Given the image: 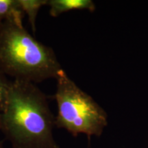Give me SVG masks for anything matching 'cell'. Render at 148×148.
I'll return each instance as SVG.
<instances>
[{
    "mask_svg": "<svg viewBox=\"0 0 148 148\" xmlns=\"http://www.w3.org/2000/svg\"><path fill=\"white\" fill-rule=\"evenodd\" d=\"M23 16L18 0H0V24L6 21L23 23Z\"/></svg>",
    "mask_w": 148,
    "mask_h": 148,
    "instance_id": "obj_5",
    "label": "cell"
},
{
    "mask_svg": "<svg viewBox=\"0 0 148 148\" xmlns=\"http://www.w3.org/2000/svg\"><path fill=\"white\" fill-rule=\"evenodd\" d=\"M0 70L14 79L41 82L62 70L52 48L35 39L23 23L0 24Z\"/></svg>",
    "mask_w": 148,
    "mask_h": 148,
    "instance_id": "obj_2",
    "label": "cell"
},
{
    "mask_svg": "<svg viewBox=\"0 0 148 148\" xmlns=\"http://www.w3.org/2000/svg\"><path fill=\"white\" fill-rule=\"evenodd\" d=\"M53 98L57 103L55 126L64 129L74 137L85 134L99 137L108 125V115L89 95L68 77L63 69L59 73Z\"/></svg>",
    "mask_w": 148,
    "mask_h": 148,
    "instance_id": "obj_3",
    "label": "cell"
},
{
    "mask_svg": "<svg viewBox=\"0 0 148 148\" xmlns=\"http://www.w3.org/2000/svg\"><path fill=\"white\" fill-rule=\"evenodd\" d=\"M0 148H5L4 146H3V140H0Z\"/></svg>",
    "mask_w": 148,
    "mask_h": 148,
    "instance_id": "obj_8",
    "label": "cell"
},
{
    "mask_svg": "<svg viewBox=\"0 0 148 148\" xmlns=\"http://www.w3.org/2000/svg\"><path fill=\"white\" fill-rule=\"evenodd\" d=\"M48 97L34 83L14 79L0 111V132L13 148H60Z\"/></svg>",
    "mask_w": 148,
    "mask_h": 148,
    "instance_id": "obj_1",
    "label": "cell"
},
{
    "mask_svg": "<svg viewBox=\"0 0 148 148\" xmlns=\"http://www.w3.org/2000/svg\"><path fill=\"white\" fill-rule=\"evenodd\" d=\"M11 82L12 81L8 80L6 75L0 70V111L4 106Z\"/></svg>",
    "mask_w": 148,
    "mask_h": 148,
    "instance_id": "obj_7",
    "label": "cell"
},
{
    "mask_svg": "<svg viewBox=\"0 0 148 148\" xmlns=\"http://www.w3.org/2000/svg\"><path fill=\"white\" fill-rule=\"evenodd\" d=\"M18 3L24 14L27 15L32 31L35 32L37 14L42 6L47 5V0H18Z\"/></svg>",
    "mask_w": 148,
    "mask_h": 148,
    "instance_id": "obj_6",
    "label": "cell"
},
{
    "mask_svg": "<svg viewBox=\"0 0 148 148\" xmlns=\"http://www.w3.org/2000/svg\"><path fill=\"white\" fill-rule=\"evenodd\" d=\"M49 14L56 17L64 12L75 10H87L90 12L95 10V5L91 0H47Z\"/></svg>",
    "mask_w": 148,
    "mask_h": 148,
    "instance_id": "obj_4",
    "label": "cell"
}]
</instances>
